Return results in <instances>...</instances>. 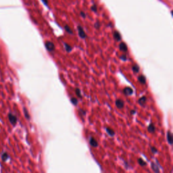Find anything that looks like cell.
Listing matches in <instances>:
<instances>
[{
	"instance_id": "cell-1",
	"label": "cell",
	"mask_w": 173,
	"mask_h": 173,
	"mask_svg": "<svg viewBox=\"0 0 173 173\" xmlns=\"http://www.w3.org/2000/svg\"><path fill=\"white\" fill-rule=\"evenodd\" d=\"M45 47L47 51L49 52H53L55 49V45L51 41H46L45 43Z\"/></svg>"
},
{
	"instance_id": "cell-2",
	"label": "cell",
	"mask_w": 173,
	"mask_h": 173,
	"mask_svg": "<svg viewBox=\"0 0 173 173\" xmlns=\"http://www.w3.org/2000/svg\"><path fill=\"white\" fill-rule=\"evenodd\" d=\"M8 119H9L10 123L14 126L16 125V124L17 123V121H18V120H17V117L15 115L12 114V113H10L9 114H8Z\"/></svg>"
},
{
	"instance_id": "cell-3",
	"label": "cell",
	"mask_w": 173,
	"mask_h": 173,
	"mask_svg": "<svg viewBox=\"0 0 173 173\" xmlns=\"http://www.w3.org/2000/svg\"><path fill=\"white\" fill-rule=\"evenodd\" d=\"M115 104H116V106H117L119 109L123 108L124 106V102L121 99H118L116 100Z\"/></svg>"
},
{
	"instance_id": "cell-4",
	"label": "cell",
	"mask_w": 173,
	"mask_h": 173,
	"mask_svg": "<svg viewBox=\"0 0 173 173\" xmlns=\"http://www.w3.org/2000/svg\"><path fill=\"white\" fill-rule=\"evenodd\" d=\"M78 35H79L80 38H82V39L86 38V37H87L86 33L85 32L83 27H80V26H78Z\"/></svg>"
},
{
	"instance_id": "cell-5",
	"label": "cell",
	"mask_w": 173,
	"mask_h": 173,
	"mask_svg": "<svg viewBox=\"0 0 173 173\" xmlns=\"http://www.w3.org/2000/svg\"><path fill=\"white\" fill-rule=\"evenodd\" d=\"M123 93L124 95L129 96V95H131L133 93V90L132 88H131V87H126L123 89Z\"/></svg>"
},
{
	"instance_id": "cell-6",
	"label": "cell",
	"mask_w": 173,
	"mask_h": 173,
	"mask_svg": "<svg viewBox=\"0 0 173 173\" xmlns=\"http://www.w3.org/2000/svg\"><path fill=\"white\" fill-rule=\"evenodd\" d=\"M119 49L122 52H127V50H128V47H127V45H126V44L125 43L121 42L119 45Z\"/></svg>"
},
{
	"instance_id": "cell-7",
	"label": "cell",
	"mask_w": 173,
	"mask_h": 173,
	"mask_svg": "<svg viewBox=\"0 0 173 173\" xmlns=\"http://www.w3.org/2000/svg\"><path fill=\"white\" fill-rule=\"evenodd\" d=\"M167 141L168 143L170 144V145H172L173 143V139H172V134L171 131H168L167 132Z\"/></svg>"
},
{
	"instance_id": "cell-8",
	"label": "cell",
	"mask_w": 173,
	"mask_h": 173,
	"mask_svg": "<svg viewBox=\"0 0 173 173\" xmlns=\"http://www.w3.org/2000/svg\"><path fill=\"white\" fill-rule=\"evenodd\" d=\"M89 144H90L91 147H93V148H97L98 146L97 141H96L95 138L93 137L90 138V139H89Z\"/></svg>"
},
{
	"instance_id": "cell-9",
	"label": "cell",
	"mask_w": 173,
	"mask_h": 173,
	"mask_svg": "<svg viewBox=\"0 0 173 173\" xmlns=\"http://www.w3.org/2000/svg\"><path fill=\"white\" fill-rule=\"evenodd\" d=\"M114 39L117 41H120L121 40V35L117 30H115L114 32Z\"/></svg>"
},
{
	"instance_id": "cell-10",
	"label": "cell",
	"mask_w": 173,
	"mask_h": 173,
	"mask_svg": "<svg viewBox=\"0 0 173 173\" xmlns=\"http://www.w3.org/2000/svg\"><path fill=\"white\" fill-rule=\"evenodd\" d=\"M148 131L150 133H154L155 131V126L153 123H150L148 127Z\"/></svg>"
},
{
	"instance_id": "cell-11",
	"label": "cell",
	"mask_w": 173,
	"mask_h": 173,
	"mask_svg": "<svg viewBox=\"0 0 173 173\" xmlns=\"http://www.w3.org/2000/svg\"><path fill=\"white\" fill-rule=\"evenodd\" d=\"M138 81L142 85H145L146 83V78L143 75H139L138 76Z\"/></svg>"
},
{
	"instance_id": "cell-12",
	"label": "cell",
	"mask_w": 173,
	"mask_h": 173,
	"mask_svg": "<svg viewBox=\"0 0 173 173\" xmlns=\"http://www.w3.org/2000/svg\"><path fill=\"white\" fill-rule=\"evenodd\" d=\"M146 101H147L146 96H143V97L139 98V100H138V103H139L141 106H144V105H145V104L146 103Z\"/></svg>"
},
{
	"instance_id": "cell-13",
	"label": "cell",
	"mask_w": 173,
	"mask_h": 173,
	"mask_svg": "<svg viewBox=\"0 0 173 173\" xmlns=\"http://www.w3.org/2000/svg\"><path fill=\"white\" fill-rule=\"evenodd\" d=\"M151 167H152V169L154 170L155 172H160L158 166H157V164H155L154 162L151 163Z\"/></svg>"
},
{
	"instance_id": "cell-14",
	"label": "cell",
	"mask_w": 173,
	"mask_h": 173,
	"mask_svg": "<svg viewBox=\"0 0 173 173\" xmlns=\"http://www.w3.org/2000/svg\"><path fill=\"white\" fill-rule=\"evenodd\" d=\"M8 158H9V155H8V154H7V153L4 152V153H3V154H2V155H1V160L4 162L7 161Z\"/></svg>"
},
{
	"instance_id": "cell-15",
	"label": "cell",
	"mask_w": 173,
	"mask_h": 173,
	"mask_svg": "<svg viewBox=\"0 0 173 173\" xmlns=\"http://www.w3.org/2000/svg\"><path fill=\"white\" fill-rule=\"evenodd\" d=\"M106 132L108 133V135H110V136L113 137L114 135H115L114 131L112 129H110V128H106Z\"/></svg>"
},
{
	"instance_id": "cell-16",
	"label": "cell",
	"mask_w": 173,
	"mask_h": 173,
	"mask_svg": "<svg viewBox=\"0 0 173 173\" xmlns=\"http://www.w3.org/2000/svg\"><path fill=\"white\" fill-rule=\"evenodd\" d=\"M137 161H138V163H139V164L141 166H143H143H145L147 165V163L142 158H139Z\"/></svg>"
},
{
	"instance_id": "cell-17",
	"label": "cell",
	"mask_w": 173,
	"mask_h": 173,
	"mask_svg": "<svg viewBox=\"0 0 173 173\" xmlns=\"http://www.w3.org/2000/svg\"><path fill=\"white\" fill-rule=\"evenodd\" d=\"M132 69H133V72H134L135 73H139V70H140V68H139V66L137 64H135L133 66Z\"/></svg>"
},
{
	"instance_id": "cell-18",
	"label": "cell",
	"mask_w": 173,
	"mask_h": 173,
	"mask_svg": "<svg viewBox=\"0 0 173 173\" xmlns=\"http://www.w3.org/2000/svg\"><path fill=\"white\" fill-rule=\"evenodd\" d=\"M75 93H76V96H77L78 97H80V98L82 97L81 92H80V90L78 88H76L75 89Z\"/></svg>"
},
{
	"instance_id": "cell-19",
	"label": "cell",
	"mask_w": 173,
	"mask_h": 173,
	"mask_svg": "<svg viewBox=\"0 0 173 173\" xmlns=\"http://www.w3.org/2000/svg\"><path fill=\"white\" fill-rule=\"evenodd\" d=\"M24 112H25V117L27 118V119L28 120H29V119H30V117L29 114H28V109H27V108H24Z\"/></svg>"
},
{
	"instance_id": "cell-20",
	"label": "cell",
	"mask_w": 173,
	"mask_h": 173,
	"mask_svg": "<svg viewBox=\"0 0 173 173\" xmlns=\"http://www.w3.org/2000/svg\"><path fill=\"white\" fill-rule=\"evenodd\" d=\"M64 45L65 49H66V52H70L72 51V47L69 45H68L67 43H64Z\"/></svg>"
},
{
	"instance_id": "cell-21",
	"label": "cell",
	"mask_w": 173,
	"mask_h": 173,
	"mask_svg": "<svg viewBox=\"0 0 173 173\" xmlns=\"http://www.w3.org/2000/svg\"><path fill=\"white\" fill-rule=\"evenodd\" d=\"M64 28H65L66 31L67 32H68V33H71V34H73V30H71V27H69V26L65 25Z\"/></svg>"
},
{
	"instance_id": "cell-22",
	"label": "cell",
	"mask_w": 173,
	"mask_h": 173,
	"mask_svg": "<svg viewBox=\"0 0 173 173\" xmlns=\"http://www.w3.org/2000/svg\"><path fill=\"white\" fill-rule=\"evenodd\" d=\"M71 101L72 104H73V105H74V106H76V105H77L78 100L76 97H72L71 99Z\"/></svg>"
},
{
	"instance_id": "cell-23",
	"label": "cell",
	"mask_w": 173,
	"mask_h": 173,
	"mask_svg": "<svg viewBox=\"0 0 173 173\" xmlns=\"http://www.w3.org/2000/svg\"><path fill=\"white\" fill-rule=\"evenodd\" d=\"M120 59H121V60H124V61H125V60H127V58H126V54H123V55H122V56H120Z\"/></svg>"
},
{
	"instance_id": "cell-24",
	"label": "cell",
	"mask_w": 173,
	"mask_h": 173,
	"mask_svg": "<svg viewBox=\"0 0 173 173\" xmlns=\"http://www.w3.org/2000/svg\"><path fill=\"white\" fill-rule=\"evenodd\" d=\"M91 10L93 11V12H97V6H96L95 5H93V6H91Z\"/></svg>"
},
{
	"instance_id": "cell-25",
	"label": "cell",
	"mask_w": 173,
	"mask_h": 173,
	"mask_svg": "<svg viewBox=\"0 0 173 173\" xmlns=\"http://www.w3.org/2000/svg\"><path fill=\"white\" fill-rule=\"evenodd\" d=\"M151 150H152V153H154V154H156V153L157 152V149L154 148V147H152V148H151Z\"/></svg>"
},
{
	"instance_id": "cell-26",
	"label": "cell",
	"mask_w": 173,
	"mask_h": 173,
	"mask_svg": "<svg viewBox=\"0 0 173 173\" xmlns=\"http://www.w3.org/2000/svg\"><path fill=\"white\" fill-rule=\"evenodd\" d=\"M95 27L96 28H100V24L99 22H96L95 24Z\"/></svg>"
},
{
	"instance_id": "cell-27",
	"label": "cell",
	"mask_w": 173,
	"mask_h": 173,
	"mask_svg": "<svg viewBox=\"0 0 173 173\" xmlns=\"http://www.w3.org/2000/svg\"><path fill=\"white\" fill-rule=\"evenodd\" d=\"M80 16H81L83 18H85V17H86V15H85V13L83 12H80Z\"/></svg>"
},
{
	"instance_id": "cell-28",
	"label": "cell",
	"mask_w": 173,
	"mask_h": 173,
	"mask_svg": "<svg viewBox=\"0 0 173 173\" xmlns=\"http://www.w3.org/2000/svg\"><path fill=\"white\" fill-rule=\"evenodd\" d=\"M42 1H43V3H44L45 5L47 6V0H42Z\"/></svg>"
},
{
	"instance_id": "cell-29",
	"label": "cell",
	"mask_w": 173,
	"mask_h": 173,
	"mask_svg": "<svg viewBox=\"0 0 173 173\" xmlns=\"http://www.w3.org/2000/svg\"><path fill=\"white\" fill-rule=\"evenodd\" d=\"M135 113H136V111H135V110H131V114H132V115H133V114H135Z\"/></svg>"
}]
</instances>
